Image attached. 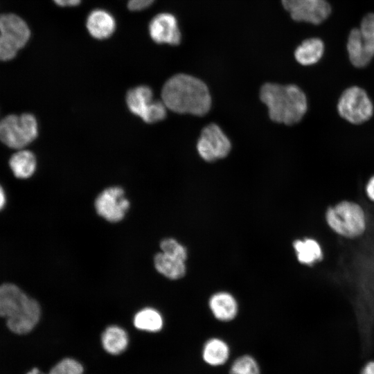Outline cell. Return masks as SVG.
Returning <instances> with one entry per match:
<instances>
[{
    "label": "cell",
    "mask_w": 374,
    "mask_h": 374,
    "mask_svg": "<svg viewBox=\"0 0 374 374\" xmlns=\"http://www.w3.org/2000/svg\"><path fill=\"white\" fill-rule=\"evenodd\" d=\"M186 261L159 252L154 257V265L157 271L172 280L182 278L186 272Z\"/></svg>",
    "instance_id": "cell-18"
},
{
    "label": "cell",
    "mask_w": 374,
    "mask_h": 374,
    "mask_svg": "<svg viewBox=\"0 0 374 374\" xmlns=\"http://www.w3.org/2000/svg\"><path fill=\"white\" fill-rule=\"evenodd\" d=\"M134 327L141 331L157 332L163 326L161 314L156 310L146 308L139 311L133 319Z\"/></svg>",
    "instance_id": "cell-21"
},
{
    "label": "cell",
    "mask_w": 374,
    "mask_h": 374,
    "mask_svg": "<svg viewBox=\"0 0 374 374\" xmlns=\"http://www.w3.org/2000/svg\"><path fill=\"white\" fill-rule=\"evenodd\" d=\"M161 98L167 109L178 114L204 116L211 107V97L206 84L184 73L175 75L166 82Z\"/></svg>",
    "instance_id": "cell-1"
},
{
    "label": "cell",
    "mask_w": 374,
    "mask_h": 374,
    "mask_svg": "<svg viewBox=\"0 0 374 374\" xmlns=\"http://www.w3.org/2000/svg\"><path fill=\"white\" fill-rule=\"evenodd\" d=\"M260 98L271 121L287 125L299 123L308 109L306 96L295 84L265 83L260 88Z\"/></svg>",
    "instance_id": "cell-2"
},
{
    "label": "cell",
    "mask_w": 374,
    "mask_h": 374,
    "mask_svg": "<svg viewBox=\"0 0 374 374\" xmlns=\"http://www.w3.org/2000/svg\"><path fill=\"white\" fill-rule=\"evenodd\" d=\"M350 62L357 68L367 66L374 57V13L366 15L359 28H353L348 38Z\"/></svg>",
    "instance_id": "cell-5"
},
{
    "label": "cell",
    "mask_w": 374,
    "mask_h": 374,
    "mask_svg": "<svg viewBox=\"0 0 374 374\" xmlns=\"http://www.w3.org/2000/svg\"><path fill=\"white\" fill-rule=\"evenodd\" d=\"M230 374H260L256 361L249 355L238 358L232 364Z\"/></svg>",
    "instance_id": "cell-25"
},
{
    "label": "cell",
    "mask_w": 374,
    "mask_h": 374,
    "mask_svg": "<svg viewBox=\"0 0 374 374\" xmlns=\"http://www.w3.org/2000/svg\"><path fill=\"white\" fill-rule=\"evenodd\" d=\"M116 23L114 17L103 10L92 11L87 19V28L91 35L97 39L109 37L114 31Z\"/></svg>",
    "instance_id": "cell-17"
},
{
    "label": "cell",
    "mask_w": 374,
    "mask_h": 374,
    "mask_svg": "<svg viewBox=\"0 0 374 374\" xmlns=\"http://www.w3.org/2000/svg\"><path fill=\"white\" fill-rule=\"evenodd\" d=\"M9 164L15 177L26 179L34 173L36 159L30 151L21 150L12 154Z\"/></svg>",
    "instance_id": "cell-20"
},
{
    "label": "cell",
    "mask_w": 374,
    "mask_h": 374,
    "mask_svg": "<svg viewBox=\"0 0 374 374\" xmlns=\"http://www.w3.org/2000/svg\"><path fill=\"white\" fill-rule=\"evenodd\" d=\"M101 345L103 350L113 356L120 355L127 349L130 339L127 331L121 326L112 325L102 332Z\"/></svg>",
    "instance_id": "cell-15"
},
{
    "label": "cell",
    "mask_w": 374,
    "mask_h": 374,
    "mask_svg": "<svg viewBox=\"0 0 374 374\" xmlns=\"http://www.w3.org/2000/svg\"><path fill=\"white\" fill-rule=\"evenodd\" d=\"M229 356V346L222 339L217 338L211 339L204 346V360L211 366L224 364L227 361Z\"/></svg>",
    "instance_id": "cell-22"
},
{
    "label": "cell",
    "mask_w": 374,
    "mask_h": 374,
    "mask_svg": "<svg viewBox=\"0 0 374 374\" xmlns=\"http://www.w3.org/2000/svg\"><path fill=\"white\" fill-rule=\"evenodd\" d=\"M231 148L226 135L215 123L204 127L197 143L199 156L206 161H215L226 157Z\"/></svg>",
    "instance_id": "cell-8"
},
{
    "label": "cell",
    "mask_w": 374,
    "mask_h": 374,
    "mask_svg": "<svg viewBox=\"0 0 374 374\" xmlns=\"http://www.w3.org/2000/svg\"><path fill=\"white\" fill-rule=\"evenodd\" d=\"M55 3L60 6H74L80 2V0H53Z\"/></svg>",
    "instance_id": "cell-31"
},
{
    "label": "cell",
    "mask_w": 374,
    "mask_h": 374,
    "mask_svg": "<svg viewBox=\"0 0 374 374\" xmlns=\"http://www.w3.org/2000/svg\"><path fill=\"white\" fill-rule=\"evenodd\" d=\"M37 123L33 115H8L0 121V141L7 146L21 149L37 136Z\"/></svg>",
    "instance_id": "cell-4"
},
{
    "label": "cell",
    "mask_w": 374,
    "mask_h": 374,
    "mask_svg": "<svg viewBox=\"0 0 374 374\" xmlns=\"http://www.w3.org/2000/svg\"><path fill=\"white\" fill-rule=\"evenodd\" d=\"M154 0H129L127 7L131 10H141L152 4Z\"/></svg>",
    "instance_id": "cell-28"
},
{
    "label": "cell",
    "mask_w": 374,
    "mask_h": 374,
    "mask_svg": "<svg viewBox=\"0 0 374 374\" xmlns=\"http://www.w3.org/2000/svg\"><path fill=\"white\" fill-rule=\"evenodd\" d=\"M26 374H48V373H45L41 370H39L38 368L35 367L32 368L31 370H30L29 371H28Z\"/></svg>",
    "instance_id": "cell-33"
},
{
    "label": "cell",
    "mask_w": 374,
    "mask_h": 374,
    "mask_svg": "<svg viewBox=\"0 0 374 374\" xmlns=\"http://www.w3.org/2000/svg\"><path fill=\"white\" fill-rule=\"evenodd\" d=\"M161 252L170 256L186 261V249L174 238H165L160 243Z\"/></svg>",
    "instance_id": "cell-26"
},
{
    "label": "cell",
    "mask_w": 374,
    "mask_h": 374,
    "mask_svg": "<svg viewBox=\"0 0 374 374\" xmlns=\"http://www.w3.org/2000/svg\"><path fill=\"white\" fill-rule=\"evenodd\" d=\"M149 32L152 39L159 44L177 45L181 41L176 18L169 13L156 15L150 23Z\"/></svg>",
    "instance_id": "cell-12"
},
{
    "label": "cell",
    "mask_w": 374,
    "mask_h": 374,
    "mask_svg": "<svg viewBox=\"0 0 374 374\" xmlns=\"http://www.w3.org/2000/svg\"><path fill=\"white\" fill-rule=\"evenodd\" d=\"M40 317L39 303L28 296L21 306L6 319V323L12 332L22 335L30 332L35 328Z\"/></svg>",
    "instance_id": "cell-11"
},
{
    "label": "cell",
    "mask_w": 374,
    "mask_h": 374,
    "mask_svg": "<svg viewBox=\"0 0 374 374\" xmlns=\"http://www.w3.org/2000/svg\"><path fill=\"white\" fill-rule=\"evenodd\" d=\"M97 213L110 222L123 219L130 208V202L125 197L124 190L118 186L110 187L101 192L95 200Z\"/></svg>",
    "instance_id": "cell-10"
},
{
    "label": "cell",
    "mask_w": 374,
    "mask_h": 374,
    "mask_svg": "<svg viewBox=\"0 0 374 374\" xmlns=\"http://www.w3.org/2000/svg\"><path fill=\"white\" fill-rule=\"evenodd\" d=\"M126 103L130 112L148 123H154L164 119L167 107L162 100L153 99L152 89L141 85L130 89Z\"/></svg>",
    "instance_id": "cell-7"
},
{
    "label": "cell",
    "mask_w": 374,
    "mask_h": 374,
    "mask_svg": "<svg viewBox=\"0 0 374 374\" xmlns=\"http://www.w3.org/2000/svg\"><path fill=\"white\" fill-rule=\"evenodd\" d=\"M339 116L346 121L359 125L368 121L373 115V104L366 91L352 86L341 94L337 105Z\"/></svg>",
    "instance_id": "cell-6"
},
{
    "label": "cell",
    "mask_w": 374,
    "mask_h": 374,
    "mask_svg": "<svg viewBox=\"0 0 374 374\" xmlns=\"http://www.w3.org/2000/svg\"><path fill=\"white\" fill-rule=\"evenodd\" d=\"M28 296L14 283L0 285V317L6 319L8 318L21 306Z\"/></svg>",
    "instance_id": "cell-14"
},
{
    "label": "cell",
    "mask_w": 374,
    "mask_h": 374,
    "mask_svg": "<svg viewBox=\"0 0 374 374\" xmlns=\"http://www.w3.org/2000/svg\"><path fill=\"white\" fill-rule=\"evenodd\" d=\"M19 48L12 41L0 34V60L12 59Z\"/></svg>",
    "instance_id": "cell-27"
},
{
    "label": "cell",
    "mask_w": 374,
    "mask_h": 374,
    "mask_svg": "<svg viewBox=\"0 0 374 374\" xmlns=\"http://www.w3.org/2000/svg\"><path fill=\"white\" fill-rule=\"evenodd\" d=\"M84 367L77 359L66 357L59 360L50 369L48 374H84Z\"/></svg>",
    "instance_id": "cell-24"
},
{
    "label": "cell",
    "mask_w": 374,
    "mask_h": 374,
    "mask_svg": "<svg viewBox=\"0 0 374 374\" xmlns=\"http://www.w3.org/2000/svg\"><path fill=\"white\" fill-rule=\"evenodd\" d=\"M324 52V44L319 38L304 40L295 50L296 60L303 66L312 65L320 60Z\"/></svg>",
    "instance_id": "cell-19"
},
{
    "label": "cell",
    "mask_w": 374,
    "mask_h": 374,
    "mask_svg": "<svg viewBox=\"0 0 374 374\" xmlns=\"http://www.w3.org/2000/svg\"><path fill=\"white\" fill-rule=\"evenodd\" d=\"M6 203V195L3 189L0 186V210H1Z\"/></svg>",
    "instance_id": "cell-32"
},
{
    "label": "cell",
    "mask_w": 374,
    "mask_h": 374,
    "mask_svg": "<svg viewBox=\"0 0 374 374\" xmlns=\"http://www.w3.org/2000/svg\"><path fill=\"white\" fill-rule=\"evenodd\" d=\"M208 306L213 316L222 321L233 319L238 310L235 299L225 292L214 294L209 299Z\"/></svg>",
    "instance_id": "cell-16"
},
{
    "label": "cell",
    "mask_w": 374,
    "mask_h": 374,
    "mask_svg": "<svg viewBox=\"0 0 374 374\" xmlns=\"http://www.w3.org/2000/svg\"><path fill=\"white\" fill-rule=\"evenodd\" d=\"M30 33L28 25L19 16L12 13L0 15V34L12 41L19 48L27 43Z\"/></svg>",
    "instance_id": "cell-13"
},
{
    "label": "cell",
    "mask_w": 374,
    "mask_h": 374,
    "mask_svg": "<svg viewBox=\"0 0 374 374\" xmlns=\"http://www.w3.org/2000/svg\"><path fill=\"white\" fill-rule=\"evenodd\" d=\"M282 5L292 19L312 24L324 21L331 12L326 0H281Z\"/></svg>",
    "instance_id": "cell-9"
},
{
    "label": "cell",
    "mask_w": 374,
    "mask_h": 374,
    "mask_svg": "<svg viewBox=\"0 0 374 374\" xmlns=\"http://www.w3.org/2000/svg\"><path fill=\"white\" fill-rule=\"evenodd\" d=\"M366 192L368 198L374 202V175L368 179L366 186Z\"/></svg>",
    "instance_id": "cell-29"
},
{
    "label": "cell",
    "mask_w": 374,
    "mask_h": 374,
    "mask_svg": "<svg viewBox=\"0 0 374 374\" xmlns=\"http://www.w3.org/2000/svg\"><path fill=\"white\" fill-rule=\"evenodd\" d=\"M326 218L334 231L347 238L360 235L366 228L364 211L353 202L343 201L329 208Z\"/></svg>",
    "instance_id": "cell-3"
},
{
    "label": "cell",
    "mask_w": 374,
    "mask_h": 374,
    "mask_svg": "<svg viewBox=\"0 0 374 374\" xmlns=\"http://www.w3.org/2000/svg\"><path fill=\"white\" fill-rule=\"evenodd\" d=\"M293 247L298 260L302 264L310 265L322 258L321 247L314 239L297 240Z\"/></svg>",
    "instance_id": "cell-23"
},
{
    "label": "cell",
    "mask_w": 374,
    "mask_h": 374,
    "mask_svg": "<svg viewBox=\"0 0 374 374\" xmlns=\"http://www.w3.org/2000/svg\"><path fill=\"white\" fill-rule=\"evenodd\" d=\"M360 374H374V360L367 362L362 368Z\"/></svg>",
    "instance_id": "cell-30"
}]
</instances>
